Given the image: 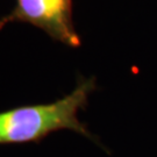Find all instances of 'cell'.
<instances>
[{"label": "cell", "instance_id": "6da1fadb", "mask_svg": "<svg viewBox=\"0 0 157 157\" xmlns=\"http://www.w3.org/2000/svg\"><path fill=\"white\" fill-rule=\"evenodd\" d=\"M95 87L94 77H82L76 87L62 99L0 112V144L39 142L62 129L72 130L99 144L97 137L78 119V112L86 107Z\"/></svg>", "mask_w": 157, "mask_h": 157}, {"label": "cell", "instance_id": "7a4b0ae2", "mask_svg": "<svg viewBox=\"0 0 157 157\" xmlns=\"http://www.w3.org/2000/svg\"><path fill=\"white\" fill-rule=\"evenodd\" d=\"M10 22L30 23L67 47L82 44L73 23L72 0H17L11 13L0 20V28Z\"/></svg>", "mask_w": 157, "mask_h": 157}]
</instances>
